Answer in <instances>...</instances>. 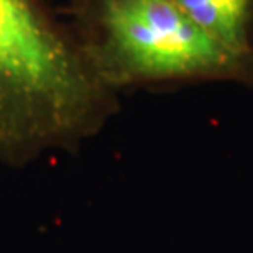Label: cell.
Masks as SVG:
<instances>
[{
	"mask_svg": "<svg viewBox=\"0 0 253 253\" xmlns=\"http://www.w3.org/2000/svg\"><path fill=\"white\" fill-rule=\"evenodd\" d=\"M227 46L253 51V0H171Z\"/></svg>",
	"mask_w": 253,
	"mask_h": 253,
	"instance_id": "3957f363",
	"label": "cell"
},
{
	"mask_svg": "<svg viewBox=\"0 0 253 253\" xmlns=\"http://www.w3.org/2000/svg\"><path fill=\"white\" fill-rule=\"evenodd\" d=\"M71 28L100 83L234 81L253 85V51L227 46L171 0H71Z\"/></svg>",
	"mask_w": 253,
	"mask_h": 253,
	"instance_id": "7a4b0ae2",
	"label": "cell"
},
{
	"mask_svg": "<svg viewBox=\"0 0 253 253\" xmlns=\"http://www.w3.org/2000/svg\"><path fill=\"white\" fill-rule=\"evenodd\" d=\"M117 107L44 0H0V165L79 150Z\"/></svg>",
	"mask_w": 253,
	"mask_h": 253,
	"instance_id": "6da1fadb",
	"label": "cell"
}]
</instances>
